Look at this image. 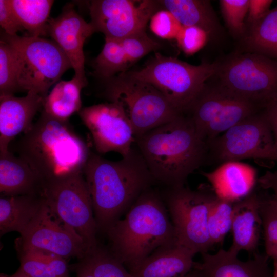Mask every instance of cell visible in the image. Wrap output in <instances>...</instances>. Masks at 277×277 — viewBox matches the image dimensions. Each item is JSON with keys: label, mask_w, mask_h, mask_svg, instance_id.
Returning a JSON list of instances; mask_svg holds the SVG:
<instances>
[{"label": "cell", "mask_w": 277, "mask_h": 277, "mask_svg": "<svg viewBox=\"0 0 277 277\" xmlns=\"http://www.w3.org/2000/svg\"><path fill=\"white\" fill-rule=\"evenodd\" d=\"M159 6L158 1L93 0L88 6L90 23L95 32L120 40L145 31Z\"/></svg>", "instance_id": "cell-12"}, {"label": "cell", "mask_w": 277, "mask_h": 277, "mask_svg": "<svg viewBox=\"0 0 277 277\" xmlns=\"http://www.w3.org/2000/svg\"><path fill=\"white\" fill-rule=\"evenodd\" d=\"M231 94L220 84L213 87L206 84L191 107L189 116L202 138L205 130L221 112Z\"/></svg>", "instance_id": "cell-25"}, {"label": "cell", "mask_w": 277, "mask_h": 277, "mask_svg": "<svg viewBox=\"0 0 277 277\" xmlns=\"http://www.w3.org/2000/svg\"><path fill=\"white\" fill-rule=\"evenodd\" d=\"M234 203L217 197L211 207L207 228L212 246L222 243L226 234L231 231Z\"/></svg>", "instance_id": "cell-32"}, {"label": "cell", "mask_w": 277, "mask_h": 277, "mask_svg": "<svg viewBox=\"0 0 277 277\" xmlns=\"http://www.w3.org/2000/svg\"><path fill=\"white\" fill-rule=\"evenodd\" d=\"M43 183L24 160L10 151L0 153V192L3 196L42 195Z\"/></svg>", "instance_id": "cell-22"}, {"label": "cell", "mask_w": 277, "mask_h": 277, "mask_svg": "<svg viewBox=\"0 0 277 277\" xmlns=\"http://www.w3.org/2000/svg\"><path fill=\"white\" fill-rule=\"evenodd\" d=\"M80 264L94 277H133L110 251L98 246L88 252Z\"/></svg>", "instance_id": "cell-31"}, {"label": "cell", "mask_w": 277, "mask_h": 277, "mask_svg": "<svg viewBox=\"0 0 277 277\" xmlns=\"http://www.w3.org/2000/svg\"><path fill=\"white\" fill-rule=\"evenodd\" d=\"M258 183L262 188L272 191L271 197L277 202V171H266L258 179Z\"/></svg>", "instance_id": "cell-41"}, {"label": "cell", "mask_w": 277, "mask_h": 277, "mask_svg": "<svg viewBox=\"0 0 277 277\" xmlns=\"http://www.w3.org/2000/svg\"><path fill=\"white\" fill-rule=\"evenodd\" d=\"M0 25L4 32L10 36L24 30L11 7L10 0H0Z\"/></svg>", "instance_id": "cell-39"}, {"label": "cell", "mask_w": 277, "mask_h": 277, "mask_svg": "<svg viewBox=\"0 0 277 277\" xmlns=\"http://www.w3.org/2000/svg\"><path fill=\"white\" fill-rule=\"evenodd\" d=\"M76 271L77 277H94L86 267L81 264L77 266Z\"/></svg>", "instance_id": "cell-43"}, {"label": "cell", "mask_w": 277, "mask_h": 277, "mask_svg": "<svg viewBox=\"0 0 277 277\" xmlns=\"http://www.w3.org/2000/svg\"><path fill=\"white\" fill-rule=\"evenodd\" d=\"M181 277H201V276L197 269L193 268L188 273Z\"/></svg>", "instance_id": "cell-44"}, {"label": "cell", "mask_w": 277, "mask_h": 277, "mask_svg": "<svg viewBox=\"0 0 277 277\" xmlns=\"http://www.w3.org/2000/svg\"><path fill=\"white\" fill-rule=\"evenodd\" d=\"M15 243L18 252L41 251L65 259L70 257L82 259L90 251L84 240L73 230L51 214L47 205L37 222Z\"/></svg>", "instance_id": "cell-14"}, {"label": "cell", "mask_w": 277, "mask_h": 277, "mask_svg": "<svg viewBox=\"0 0 277 277\" xmlns=\"http://www.w3.org/2000/svg\"><path fill=\"white\" fill-rule=\"evenodd\" d=\"M127 56L129 65L133 64L149 53L160 48L159 43L151 38L146 31L119 40Z\"/></svg>", "instance_id": "cell-36"}, {"label": "cell", "mask_w": 277, "mask_h": 277, "mask_svg": "<svg viewBox=\"0 0 277 277\" xmlns=\"http://www.w3.org/2000/svg\"><path fill=\"white\" fill-rule=\"evenodd\" d=\"M18 65L13 50L6 42L0 40V96L14 95L20 91Z\"/></svg>", "instance_id": "cell-34"}, {"label": "cell", "mask_w": 277, "mask_h": 277, "mask_svg": "<svg viewBox=\"0 0 277 277\" xmlns=\"http://www.w3.org/2000/svg\"><path fill=\"white\" fill-rule=\"evenodd\" d=\"M42 196L51 214L73 230L90 251L97 246L98 229L83 172L44 181Z\"/></svg>", "instance_id": "cell-8"}, {"label": "cell", "mask_w": 277, "mask_h": 277, "mask_svg": "<svg viewBox=\"0 0 277 277\" xmlns=\"http://www.w3.org/2000/svg\"><path fill=\"white\" fill-rule=\"evenodd\" d=\"M46 206L41 195L1 196V235L11 231H17L23 235L37 222Z\"/></svg>", "instance_id": "cell-21"}, {"label": "cell", "mask_w": 277, "mask_h": 277, "mask_svg": "<svg viewBox=\"0 0 277 277\" xmlns=\"http://www.w3.org/2000/svg\"><path fill=\"white\" fill-rule=\"evenodd\" d=\"M208 145L224 163L245 159L275 160L273 129L263 112L239 122Z\"/></svg>", "instance_id": "cell-11"}, {"label": "cell", "mask_w": 277, "mask_h": 277, "mask_svg": "<svg viewBox=\"0 0 277 277\" xmlns=\"http://www.w3.org/2000/svg\"><path fill=\"white\" fill-rule=\"evenodd\" d=\"M173 224L176 244L195 254L206 253L212 245L208 216L217 196L205 189L184 186L168 188L163 196Z\"/></svg>", "instance_id": "cell-9"}, {"label": "cell", "mask_w": 277, "mask_h": 277, "mask_svg": "<svg viewBox=\"0 0 277 277\" xmlns=\"http://www.w3.org/2000/svg\"><path fill=\"white\" fill-rule=\"evenodd\" d=\"M15 151L43 182L83 172L90 153L69 121H62L43 110L31 128L15 145Z\"/></svg>", "instance_id": "cell-4"}, {"label": "cell", "mask_w": 277, "mask_h": 277, "mask_svg": "<svg viewBox=\"0 0 277 277\" xmlns=\"http://www.w3.org/2000/svg\"><path fill=\"white\" fill-rule=\"evenodd\" d=\"M243 39L248 52L277 61V5L248 27Z\"/></svg>", "instance_id": "cell-26"}, {"label": "cell", "mask_w": 277, "mask_h": 277, "mask_svg": "<svg viewBox=\"0 0 277 277\" xmlns=\"http://www.w3.org/2000/svg\"><path fill=\"white\" fill-rule=\"evenodd\" d=\"M215 195L236 202L251 193L256 182V171L251 166L238 161L224 162L214 171L203 172Z\"/></svg>", "instance_id": "cell-18"}, {"label": "cell", "mask_w": 277, "mask_h": 277, "mask_svg": "<svg viewBox=\"0 0 277 277\" xmlns=\"http://www.w3.org/2000/svg\"><path fill=\"white\" fill-rule=\"evenodd\" d=\"M238 254L223 249L213 254L204 253L202 262H194L193 268L201 277H272L265 254L255 253L246 261L239 260Z\"/></svg>", "instance_id": "cell-17"}, {"label": "cell", "mask_w": 277, "mask_h": 277, "mask_svg": "<svg viewBox=\"0 0 277 277\" xmlns=\"http://www.w3.org/2000/svg\"><path fill=\"white\" fill-rule=\"evenodd\" d=\"M44 99L31 91L22 97L0 96V153L9 151L11 141L31 128L34 117L42 109Z\"/></svg>", "instance_id": "cell-16"}, {"label": "cell", "mask_w": 277, "mask_h": 277, "mask_svg": "<svg viewBox=\"0 0 277 277\" xmlns=\"http://www.w3.org/2000/svg\"><path fill=\"white\" fill-rule=\"evenodd\" d=\"M129 66L120 41L105 37L104 47L93 63L94 74L107 80L126 72Z\"/></svg>", "instance_id": "cell-30"}, {"label": "cell", "mask_w": 277, "mask_h": 277, "mask_svg": "<svg viewBox=\"0 0 277 277\" xmlns=\"http://www.w3.org/2000/svg\"><path fill=\"white\" fill-rule=\"evenodd\" d=\"M19 253V269L29 277H70L63 258L37 251H20Z\"/></svg>", "instance_id": "cell-29"}, {"label": "cell", "mask_w": 277, "mask_h": 277, "mask_svg": "<svg viewBox=\"0 0 277 277\" xmlns=\"http://www.w3.org/2000/svg\"><path fill=\"white\" fill-rule=\"evenodd\" d=\"M261 108L256 104L231 93L219 115L207 127L202 137L207 144Z\"/></svg>", "instance_id": "cell-27"}, {"label": "cell", "mask_w": 277, "mask_h": 277, "mask_svg": "<svg viewBox=\"0 0 277 277\" xmlns=\"http://www.w3.org/2000/svg\"><path fill=\"white\" fill-rule=\"evenodd\" d=\"M260 196L251 192L234 203L231 231L232 244L229 249L254 252L258 245L262 220L260 213Z\"/></svg>", "instance_id": "cell-20"}, {"label": "cell", "mask_w": 277, "mask_h": 277, "mask_svg": "<svg viewBox=\"0 0 277 277\" xmlns=\"http://www.w3.org/2000/svg\"><path fill=\"white\" fill-rule=\"evenodd\" d=\"M273 273L272 277H277V261H273Z\"/></svg>", "instance_id": "cell-46"}, {"label": "cell", "mask_w": 277, "mask_h": 277, "mask_svg": "<svg viewBox=\"0 0 277 277\" xmlns=\"http://www.w3.org/2000/svg\"><path fill=\"white\" fill-rule=\"evenodd\" d=\"M275 144L277 145V129L273 130Z\"/></svg>", "instance_id": "cell-47"}, {"label": "cell", "mask_w": 277, "mask_h": 277, "mask_svg": "<svg viewBox=\"0 0 277 277\" xmlns=\"http://www.w3.org/2000/svg\"><path fill=\"white\" fill-rule=\"evenodd\" d=\"M52 0H10L13 10L24 30L30 36L47 35Z\"/></svg>", "instance_id": "cell-28"}, {"label": "cell", "mask_w": 277, "mask_h": 277, "mask_svg": "<svg viewBox=\"0 0 277 277\" xmlns=\"http://www.w3.org/2000/svg\"><path fill=\"white\" fill-rule=\"evenodd\" d=\"M1 277H29L27 275H26L25 273H24L23 271H22L19 269L18 270L13 274L11 275H6L1 274Z\"/></svg>", "instance_id": "cell-45"}, {"label": "cell", "mask_w": 277, "mask_h": 277, "mask_svg": "<svg viewBox=\"0 0 277 277\" xmlns=\"http://www.w3.org/2000/svg\"><path fill=\"white\" fill-rule=\"evenodd\" d=\"M168 213L163 197L146 190L107 231L110 252L130 271L157 249L176 244Z\"/></svg>", "instance_id": "cell-3"}, {"label": "cell", "mask_w": 277, "mask_h": 277, "mask_svg": "<svg viewBox=\"0 0 277 277\" xmlns=\"http://www.w3.org/2000/svg\"><path fill=\"white\" fill-rule=\"evenodd\" d=\"M249 0H221V12L230 31L235 35L243 37L247 31L244 22L248 13Z\"/></svg>", "instance_id": "cell-35"}, {"label": "cell", "mask_w": 277, "mask_h": 277, "mask_svg": "<svg viewBox=\"0 0 277 277\" xmlns=\"http://www.w3.org/2000/svg\"><path fill=\"white\" fill-rule=\"evenodd\" d=\"M220 85L262 109L277 95V61L250 52L234 54L219 63Z\"/></svg>", "instance_id": "cell-10"}, {"label": "cell", "mask_w": 277, "mask_h": 277, "mask_svg": "<svg viewBox=\"0 0 277 277\" xmlns=\"http://www.w3.org/2000/svg\"><path fill=\"white\" fill-rule=\"evenodd\" d=\"M150 29L158 37L165 39H175L182 25L166 9L157 10L150 19Z\"/></svg>", "instance_id": "cell-37"}, {"label": "cell", "mask_w": 277, "mask_h": 277, "mask_svg": "<svg viewBox=\"0 0 277 277\" xmlns=\"http://www.w3.org/2000/svg\"><path fill=\"white\" fill-rule=\"evenodd\" d=\"M135 143L155 182L169 189L185 186L204 162L208 147L184 114L145 133Z\"/></svg>", "instance_id": "cell-2"}, {"label": "cell", "mask_w": 277, "mask_h": 277, "mask_svg": "<svg viewBox=\"0 0 277 277\" xmlns=\"http://www.w3.org/2000/svg\"><path fill=\"white\" fill-rule=\"evenodd\" d=\"M272 0H249L247 28L264 17L270 11Z\"/></svg>", "instance_id": "cell-40"}, {"label": "cell", "mask_w": 277, "mask_h": 277, "mask_svg": "<svg viewBox=\"0 0 277 277\" xmlns=\"http://www.w3.org/2000/svg\"><path fill=\"white\" fill-rule=\"evenodd\" d=\"M209 38L208 34L200 28L182 26L175 39L185 54L192 55L204 47Z\"/></svg>", "instance_id": "cell-38"}, {"label": "cell", "mask_w": 277, "mask_h": 277, "mask_svg": "<svg viewBox=\"0 0 277 277\" xmlns=\"http://www.w3.org/2000/svg\"><path fill=\"white\" fill-rule=\"evenodd\" d=\"M262 109L273 130L277 129V95L268 101Z\"/></svg>", "instance_id": "cell-42"}, {"label": "cell", "mask_w": 277, "mask_h": 277, "mask_svg": "<svg viewBox=\"0 0 277 277\" xmlns=\"http://www.w3.org/2000/svg\"><path fill=\"white\" fill-rule=\"evenodd\" d=\"M83 173L97 229L106 232L144 191L156 183L137 147L116 161L90 151Z\"/></svg>", "instance_id": "cell-1"}, {"label": "cell", "mask_w": 277, "mask_h": 277, "mask_svg": "<svg viewBox=\"0 0 277 277\" xmlns=\"http://www.w3.org/2000/svg\"><path fill=\"white\" fill-rule=\"evenodd\" d=\"M158 2L182 26L200 28L209 38L214 37L221 32V25L209 1L161 0Z\"/></svg>", "instance_id": "cell-23"}, {"label": "cell", "mask_w": 277, "mask_h": 277, "mask_svg": "<svg viewBox=\"0 0 277 277\" xmlns=\"http://www.w3.org/2000/svg\"><path fill=\"white\" fill-rule=\"evenodd\" d=\"M195 254L176 244L162 247L129 271L133 277H181L193 268Z\"/></svg>", "instance_id": "cell-19"}, {"label": "cell", "mask_w": 277, "mask_h": 277, "mask_svg": "<svg viewBox=\"0 0 277 277\" xmlns=\"http://www.w3.org/2000/svg\"><path fill=\"white\" fill-rule=\"evenodd\" d=\"M106 82L103 93L105 97L109 102L117 103L123 107L135 139L181 115L156 88L126 72Z\"/></svg>", "instance_id": "cell-7"}, {"label": "cell", "mask_w": 277, "mask_h": 277, "mask_svg": "<svg viewBox=\"0 0 277 277\" xmlns=\"http://www.w3.org/2000/svg\"><path fill=\"white\" fill-rule=\"evenodd\" d=\"M88 84L75 76L57 83L44 99L42 110L62 121H69L82 108L81 91Z\"/></svg>", "instance_id": "cell-24"}, {"label": "cell", "mask_w": 277, "mask_h": 277, "mask_svg": "<svg viewBox=\"0 0 277 277\" xmlns=\"http://www.w3.org/2000/svg\"><path fill=\"white\" fill-rule=\"evenodd\" d=\"M275 160H277V145L275 144Z\"/></svg>", "instance_id": "cell-48"}, {"label": "cell", "mask_w": 277, "mask_h": 277, "mask_svg": "<svg viewBox=\"0 0 277 277\" xmlns=\"http://www.w3.org/2000/svg\"><path fill=\"white\" fill-rule=\"evenodd\" d=\"M89 130L96 151L100 154L115 152L122 157L131 151L135 137L123 107L109 102L83 108L78 112Z\"/></svg>", "instance_id": "cell-13"}, {"label": "cell", "mask_w": 277, "mask_h": 277, "mask_svg": "<svg viewBox=\"0 0 277 277\" xmlns=\"http://www.w3.org/2000/svg\"><path fill=\"white\" fill-rule=\"evenodd\" d=\"M47 32L69 60L74 76L88 84L83 47L87 38L95 32L90 23L85 21L72 5L68 4L58 16L49 18Z\"/></svg>", "instance_id": "cell-15"}, {"label": "cell", "mask_w": 277, "mask_h": 277, "mask_svg": "<svg viewBox=\"0 0 277 277\" xmlns=\"http://www.w3.org/2000/svg\"><path fill=\"white\" fill-rule=\"evenodd\" d=\"M1 39L9 44L15 53L20 91H33L45 98L51 86L72 68L64 52L53 40L10 36L4 32Z\"/></svg>", "instance_id": "cell-6"}, {"label": "cell", "mask_w": 277, "mask_h": 277, "mask_svg": "<svg viewBox=\"0 0 277 277\" xmlns=\"http://www.w3.org/2000/svg\"><path fill=\"white\" fill-rule=\"evenodd\" d=\"M260 213L263 228L265 254L277 261V202L260 196Z\"/></svg>", "instance_id": "cell-33"}, {"label": "cell", "mask_w": 277, "mask_h": 277, "mask_svg": "<svg viewBox=\"0 0 277 277\" xmlns=\"http://www.w3.org/2000/svg\"><path fill=\"white\" fill-rule=\"evenodd\" d=\"M218 67L219 63L193 65L156 52L143 68L126 72L154 86L184 114L189 111L206 81L216 74Z\"/></svg>", "instance_id": "cell-5"}]
</instances>
